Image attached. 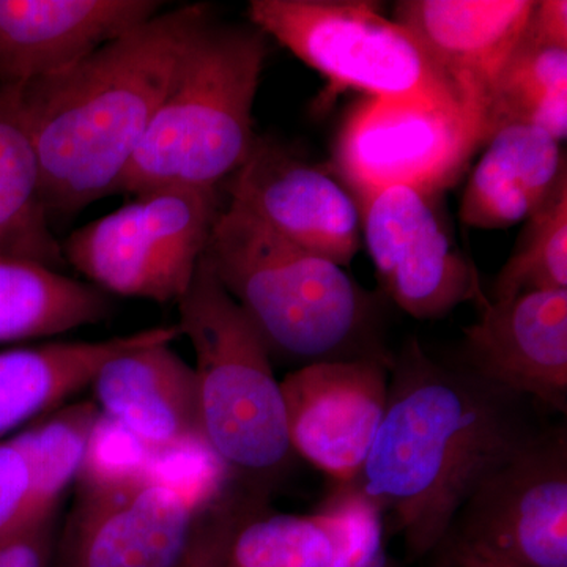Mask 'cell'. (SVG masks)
<instances>
[{"instance_id": "cell-17", "label": "cell", "mask_w": 567, "mask_h": 567, "mask_svg": "<svg viewBox=\"0 0 567 567\" xmlns=\"http://www.w3.org/2000/svg\"><path fill=\"white\" fill-rule=\"evenodd\" d=\"M171 346L117 354L91 383L100 412L152 447L203 443L196 374Z\"/></svg>"}, {"instance_id": "cell-7", "label": "cell", "mask_w": 567, "mask_h": 567, "mask_svg": "<svg viewBox=\"0 0 567 567\" xmlns=\"http://www.w3.org/2000/svg\"><path fill=\"white\" fill-rule=\"evenodd\" d=\"M223 210L219 192L156 188L70 234L65 264L104 293L178 303Z\"/></svg>"}, {"instance_id": "cell-9", "label": "cell", "mask_w": 567, "mask_h": 567, "mask_svg": "<svg viewBox=\"0 0 567 567\" xmlns=\"http://www.w3.org/2000/svg\"><path fill=\"white\" fill-rule=\"evenodd\" d=\"M442 547L454 567H567V439L536 435L481 484Z\"/></svg>"}, {"instance_id": "cell-10", "label": "cell", "mask_w": 567, "mask_h": 567, "mask_svg": "<svg viewBox=\"0 0 567 567\" xmlns=\"http://www.w3.org/2000/svg\"><path fill=\"white\" fill-rule=\"evenodd\" d=\"M442 194L416 186L380 189L360 203L361 234L388 297L417 320L486 301L475 265L454 240Z\"/></svg>"}, {"instance_id": "cell-5", "label": "cell", "mask_w": 567, "mask_h": 567, "mask_svg": "<svg viewBox=\"0 0 567 567\" xmlns=\"http://www.w3.org/2000/svg\"><path fill=\"white\" fill-rule=\"evenodd\" d=\"M177 305L196 357L203 445L229 480L270 495L293 451L268 347L204 257Z\"/></svg>"}, {"instance_id": "cell-1", "label": "cell", "mask_w": 567, "mask_h": 567, "mask_svg": "<svg viewBox=\"0 0 567 567\" xmlns=\"http://www.w3.org/2000/svg\"><path fill=\"white\" fill-rule=\"evenodd\" d=\"M524 412V399L409 339L393 357L385 413L353 486L391 514L410 554L425 557L481 484L535 439Z\"/></svg>"}, {"instance_id": "cell-2", "label": "cell", "mask_w": 567, "mask_h": 567, "mask_svg": "<svg viewBox=\"0 0 567 567\" xmlns=\"http://www.w3.org/2000/svg\"><path fill=\"white\" fill-rule=\"evenodd\" d=\"M210 17L203 3L162 10L69 69L21 87L50 216L117 193L186 48Z\"/></svg>"}, {"instance_id": "cell-8", "label": "cell", "mask_w": 567, "mask_h": 567, "mask_svg": "<svg viewBox=\"0 0 567 567\" xmlns=\"http://www.w3.org/2000/svg\"><path fill=\"white\" fill-rule=\"evenodd\" d=\"M223 483L216 472L182 480L95 472L58 535L52 567H175Z\"/></svg>"}, {"instance_id": "cell-29", "label": "cell", "mask_w": 567, "mask_h": 567, "mask_svg": "<svg viewBox=\"0 0 567 567\" xmlns=\"http://www.w3.org/2000/svg\"><path fill=\"white\" fill-rule=\"evenodd\" d=\"M527 32L537 39L567 47L566 0H540L535 2L527 24Z\"/></svg>"}, {"instance_id": "cell-12", "label": "cell", "mask_w": 567, "mask_h": 567, "mask_svg": "<svg viewBox=\"0 0 567 567\" xmlns=\"http://www.w3.org/2000/svg\"><path fill=\"white\" fill-rule=\"evenodd\" d=\"M393 361H330L301 365L281 382L293 454L339 486L360 476L382 423Z\"/></svg>"}, {"instance_id": "cell-11", "label": "cell", "mask_w": 567, "mask_h": 567, "mask_svg": "<svg viewBox=\"0 0 567 567\" xmlns=\"http://www.w3.org/2000/svg\"><path fill=\"white\" fill-rule=\"evenodd\" d=\"M480 147L462 115L394 100L361 99L347 114L333 171L354 199L395 185L445 192Z\"/></svg>"}, {"instance_id": "cell-21", "label": "cell", "mask_w": 567, "mask_h": 567, "mask_svg": "<svg viewBox=\"0 0 567 567\" xmlns=\"http://www.w3.org/2000/svg\"><path fill=\"white\" fill-rule=\"evenodd\" d=\"M50 219L21 89L0 85V252L31 257L59 270L65 260Z\"/></svg>"}, {"instance_id": "cell-18", "label": "cell", "mask_w": 567, "mask_h": 567, "mask_svg": "<svg viewBox=\"0 0 567 567\" xmlns=\"http://www.w3.org/2000/svg\"><path fill=\"white\" fill-rule=\"evenodd\" d=\"M484 145L458 207L466 226L506 229L527 221L567 175L561 142L535 126H503Z\"/></svg>"}, {"instance_id": "cell-22", "label": "cell", "mask_w": 567, "mask_h": 567, "mask_svg": "<svg viewBox=\"0 0 567 567\" xmlns=\"http://www.w3.org/2000/svg\"><path fill=\"white\" fill-rule=\"evenodd\" d=\"M100 421L95 402H78L10 439L28 464L29 487L7 535L58 514L63 492L91 456Z\"/></svg>"}, {"instance_id": "cell-20", "label": "cell", "mask_w": 567, "mask_h": 567, "mask_svg": "<svg viewBox=\"0 0 567 567\" xmlns=\"http://www.w3.org/2000/svg\"><path fill=\"white\" fill-rule=\"evenodd\" d=\"M107 293L58 268L0 252V342L70 333L111 315Z\"/></svg>"}, {"instance_id": "cell-6", "label": "cell", "mask_w": 567, "mask_h": 567, "mask_svg": "<svg viewBox=\"0 0 567 567\" xmlns=\"http://www.w3.org/2000/svg\"><path fill=\"white\" fill-rule=\"evenodd\" d=\"M248 17L268 40L327 81L322 102L353 91L363 99L420 104L465 117L457 92L420 41L401 22L383 17L379 3L252 0Z\"/></svg>"}, {"instance_id": "cell-16", "label": "cell", "mask_w": 567, "mask_h": 567, "mask_svg": "<svg viewBox=\"0 0 567 567\" xmlns=\"http://www.w3.org/2000/svg\"><path fill=\"white\" fill-rule=\"evenodd\" d=\"M158 0H0V85L74 65L163 10Z\"/></svg>"}, {"instance_id": "cell-19", "label": "cell", "mask_w": 567, "mask_h": 567, "mask_svg": "<svg viewBox=\"0 0 567 567\" xmlns=\"http://www.w3.org/2000/svg\"><path fill=\"white\" fill-rule=\"evenodd\" d=\"M177 338V324H167L104 341L52 342L0 352V436L91 386L100 369L117 354Z\"/></svg>"}, {"instance_id": "cell-15", "label": "cell", "mask_w": 567, "mask_h": 567, "mask_svg": "<svg viewBox=\"0 0 567 567\" xmlns=\"http://www.w3.org/2000/svg\"><path fill=\"white\" fill-rule=\"evenodd\" d=\"M535 0H404L394 21L410 31L461 100L483 144L492 91L527 29Z\"/></svg>"}, {"instance_id": "cell-24", "label": "cell", "mask_w": 567, "mask_h": 567, "mask_svg": "<svg viewBox=\"0 0 567 567\" xmlns=\"http://www.w3.org/2000/svg\"><path fill=\"white\" fill-rule=\"evenodd\" d=\"M528 125L558 142L567 136V47L537 39L525 29L492 91L483 144L496 130Z\"/></svg>"}, {"instance_id": "cell-13", "label": "cell", "mask_w": 567, "mask_h": 567, "mask_svg": "<svg viewBox=\"0 0 567 567\" xmlns=\"http://www.w3.org/2000/svg\"><path fill=\"white\" fill-rule=\"evenodd\" d=\"M237 205L282 240L347 267L363 245L361 210L338 175L281 145L256 147L223 186Z\"/></svg>"}, {"instance_id": "cell-27", "label": "cell", "mask_w": 567, "mask_h": 567, "mask_svg": "<svg viewBox=\"0 0 567 567\" xmlns=\"http://www.w3.org/2000/svg\"><path fill=\"white\" fill-rule=\"evenodd\" d=\"M58 514L11 532L0 539V567H52Z\"/></svg>"}, {"instance_id": "cell-30", "label": "cell", "mask_w": 567, "mask_h": 567, "mask_svg": "<svg viewBox=\"0 0 567 567\" xmlns=\"http://www.w3.org/2000/svg\"><path fill=\"white\" fill-rule=\"evenodd\" d=\"M465 567H511V566L475 565V566H465Z\"/></svg>"}, {"instance_id": "cell-26", "label": "cell", "mask_w": 567, "mask_h": 567, "mask_svg": "<svg viewBox=\"0 0 567 567\" xmlns=\"http://www.w3.org/2000/svg\"><path fill=\"white\" fill-rule=\"evenodd\" d=\"M268 496L237 481H224L200 511L188 547L175 567H224L238 529L268 509Z\"/></svg>"}, {"instance_id": "cell-14", "label": "cell", "mask_w": 567, "mask_h": 567, "mask_svg": "<svg viewBox=\"0 0 567 567\" xmlns=\"http://www.w3.org/2000/svg\"><path fill=\"white\" fill-rule=\"evenodd\" d=\"M461 365L496 390L566 413L567 290L486 298L464 330Z\"/></svg>"}, {"instance_id": "cell-25", "label": "cell", "mask_w": 567, "mask_h": 567, "mask_svg": "<svg viewBox=\"0 0 567 567\" xmlns=\"http://www.w3.org/2000/svg\"><path fill=\"white\" fill-rule=\"evenodd\" d=\"M543 290H567V175L525 221L488 300L505 301Z\"/></svg>"}, {"instance_id": "cell-23", "label": "cell", "mask_w": 567, "mask_h": 567, "mask_svg": "<svg viewBox=\"0 0 567 567\" xmlns=\"http://www.w3.org/2000/svg\"><path fill=\"white\" fill-rule=\"evenodd\" d=\"M352 540L349 511L336 492L316 514L249 518L238 529L224 567H341Z\"/></svg>"}, {"instance_id": "cell-4", "label": "cell", "mask_w": 567, "mask_h": 567, "mask_svg": "<svg viewBox=\"0 0 567 567\" xmlns=\"http://www.w3.org/2000/svg\"><path fill=\"white\" fill-rule=\"evenodd\" d=\"M268 39L251 22L200 25L117 193L219 192L249 158Z\"/></svg>"}, {"instance_id": "cell-3", "label": "cell", "mask_w": 567, "mask_h": 567, "mask_svg": "<svg viewBox=\"0 0 567 567\" xmlns=\"http://www.w3.org/2000/svg\"><path fill=\"white\" fill-rule=\"evenodd\" d=\"M270 354L301 365L393 361L380 342L371 293L344 267L298 248L227 204L204 254Z\"/></svg>"}, {"instance_id": "cell-28", "label": "cell", "mask_w": 567, "mask_h": 567, "mask_svg": "<svg viewBox=\"0 0 567 567\" xmlns=\"http://www.w3.org/2000/svg\"><path fill=\"white\" fill-rule=\"evenodd\" d=\"M28 487L29 470L21 451L11 440L0 442V539L13 525Z\"/></svg>"}]
</instances>
